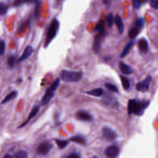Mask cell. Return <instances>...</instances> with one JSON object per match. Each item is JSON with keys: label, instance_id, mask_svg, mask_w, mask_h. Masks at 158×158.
Masks as SVG:
<instances>
[{"label": "cell", "instance_id": "1", "mask_svg": "<svg viewBox=\"0 0 158 158\" xmlns=\"http://www.w3.org/2000/svg\"><path fill=\"white\" fill-rule=\"evenodd\" d=\"M150 101L132 99L128 101L127 113L129 115L133 114L138 116L143 115L145 110L149 106Z\"/></svg>", "mask_w": 158, "mask_h": 158}, {"label": "cell", "instance_id": "2", "mask_svg": "<svg viewBox=\"0 0 158 158\" xmlns=\"http://www.w3.org/2000/svg\"><path fill=\"white\" fill-rule=\"evenodd\" d=\"M59 22L57 19H54L51 22L49 26L48 31H47L46 36L45 38V40L44 42V48H48L50 44L52 42V41L56 37L59 29Z\"/></svg>", "mask_w": 158, "mask_h": 158}, {"label": "cell", "instance_id": "3", "mask_svg": "<svg viewBox=\"0 0 158 158\" xmlns=\"http://www.w3.org/2000/svg\"><path fill=\"white\" fill-rule=\"evenodd\" d=\"M60 82H61V79L59 77H58L56 80L52 83V84L49 86V87L47 89L40 102V104L42 106L46 105L51 100L52 98L54 95L55 91L57 90L58 88L60 85Z\"/></svg>", "mask_w": 158, "mask_h": 158}, {"label": "cell", "instance_id": "4", "mask_svg": "<svg viewBox=\"0 0 158 158\" xmlns=\"http://www.w3.org/2000/svg\"><path fill=\"white\" fill-rule=\"evenodd\" d=\"M83 73L80 71H71L62 70L61 77L63 81L67 82H78L83 78Z\"/></svg>", "mask_w": 158, "mask_h": 158}, {"label": "cell", "instance_id": "5", "mask_svg": "<svg viewBox=\"0 0 158 158\" xmlns=\"http://www.w3.org/2000/svg\"><path fill=\"white\" fill-rule=\"evenodd\" d=\"M53 148V145L49 141H43L38 145L37 148V153L41 156L48 154Z\"/></svg>", "mask_w": 158, "mask_h": 158}, {"label": "cell", "instance_id": "6", "mask_svg": "<svg viewBox=\"0 0 158 158\" xmlns=\"http://www.w3.org/2000/svg\"><path fill=\"white\" fill-rule=\"evenodd\" d=\"M106 34L97 33L94 38V40L93 43V51L96 54H98L101 48V45L103 40L105 38Z\"/></svg>", "mask_w": 158, "mask_h": 158}, {"label": "cell", "instance_id": "7", "mask_svg": "<svg viewBox=\"0 0 158 158\" xmlns=\"http://www.w3.org/2000/svg\"><path fill=\"white\" fill-rule=\"evenodd\" d=\"M101 133L102 137L108 141H114L118 137L117 133L113 129L106 126L102 127Z\"/></svg>", "mask_w": 158, "mask_h": 158}, {"label": "cell", "instance_id": "8", "mask_svg": "<svg viewBox=\"0 0 158 158\" xmlns=\"http://www.w3.org/2000/svg\"><path fill=\"white\" fill-rule=\"evenodd\" d=\"M152 80V77L151 75H148L143 80H142L136 85V90L138 91L146 92L149 89L150 83Z\"/></svg>", "mask_w": 158, "mask_h": 158}, {"label": "cell", "instance_id": "9", "mask_svg": "<svg viewBox=\"0 0 158 158\" xmlns=\"http://www.w3.org/2000/svg\"><path fill=\"white\" fill-rule=\"evenodd\" d=\"M77 120L84 122H91L93 120L92 115L85 110H79L75 114Z\"/></svg>", "mask_w": 158, "mask_h": 158}, {"label": "cell", "instance_id": "10", "mask_svg": "<svg viewBox=\"0 0 158 158\" xmlns=\"http://www.w3.org/2000/svg\"><path fill=\"white\" fill-rule=\"evenodd\" d=\"M120 153V149L116 145H110L107 147L105 150V154L108 157H116Z\"/></svg>", "mask_w": 158, "mask_h": 158}, {"label": "cell", "instance_id": "11", "mask_svg": "<svg viewBox=\"0 0 158 158\" xmlns=\"http://www.w3.org/2000/svg\"><path fill=\"white\" fill-rule=\"evenodd\" d=\"M39 110H40V106L38 105H35L33 107V108L31 109V111H30L27 118L26 119V121L25 122H23L18 128L19 129L22 128V127H24V126H26L29 123V122L31 119V118H33L34 117H35L37 116V114H38V113L39 111Z\"/></svg>", "mask_w": 158, "mask_h": 158}, {"label": "cell", "instance_id": "12", "mask_svg": "<svg viewBox=\"0 0 158 158\" xmlns=\"http://www.w3.org/2000/svg\"><path fill=\"white\" fill-rule=\"evenodd\" d=\"M118 67L123 74L130 75L134 72L133 69L130 66L126 64L125 62L122 61L118 62Z\"/></svg>", "mask_w": 158, "mask_h": 158}, {"label": "cell", "instance_id": "13", "mask_svg": "<svg viewBox=\"0 0 158 158\" xmlns=\"http://www.w3.org/2000/svg\"><path fill=\"white\" fill-rule=\"evenodd\" d=\"M138 47L140 51L143 54H147L149 51V44L145 38H141L138 43Z\"/></svg>", "mask_w": 158, "mask_h": 158}, {"label": "cell", "instance_id": "14", "mask_svg": "<svg viewBox=\"0 0 158 158\" xmlns=\"http://www.w3.org/2000/svg\"><path fill=\"white\" fill-rule=\"evenodd\" d=\"M103 101L104 103L108 106L110 107H117L118 106V102L116 99L110 95H106L103 97Z\"/></svg>", "mask_w": 158, "mask_h": 158}, {"label": "cell", "instance_id": "15", "mask_svg": "<svg viewBox=\"0 0 158 158\" xmlns=\"http://www.w3.org/2000/svg\"><path fill=\"white\" fill-rule=\"evenodd\" d=\"M33 52H34V49H33L32 47H31V46H28L27 48L25 49L24 51H23V53L22 56H20V58L19 59L18 62H20L22 61H23L27 59L31 56Z\"/></svg>", "mask_w": 158, "mask_h": 158}, {"label": "cell", "instance_id": "16", "mask_svg": "<svg viewBox=\"0 0 158 158\" xmlns=\"http://www.w3.org/2000/svg\"><path fill=\"white\" fill-rule=\"evenodd\" d=\"M69 140L70 141L75 142V143L77 144H80L83 146L87 144V140H86V138L84 137L82 135H76L72 137L69 138Z\"/></svg>", "mask_w": 158, "mask_h": 158}, {"label": "cell", "instance_id": "17", "mask_svg": "<svg viewBox=\"0 0 158 158\" xmlns=\"http://www.w3.org/2000/svg\"><path fill=\"white\" fill-rule=\"evenodd\" d=\"M114 20H115L116 25L117 26L118 32H119V34L121 35H122L124 32V26L122 20L120 15H118V14L116 15Z\"/></svg>", "mask_w": 158, "mask_h": 158}, {"label": "cell", "instance_id": "18", "mask_svg": "<svg viewBox=\"0 0 158 158\" xmlns=\"http://www.w3.org/2000/svg\"><path fill=\"white\" fill-rule=\"evenodd\" d=\"M134 45V42L133 41H130L129 42L126 46H125V48L123 49L121 55H120V58H125L126 56H127V54L129 53L130 50Z\"/></svg>", "mask_w": 158, "mask_h": 158}, {"label": "cell", "instance_id": "19", "mask_svg": "<svg viewBox=\"0 0 158 158\" xmlns=\"http://www.w3.org/2000/svg\"><path fill=\"white\" fill-rule=\"evenodd\" d=\"M18 92L17 91H12L11 93H10L7 95H6V97L4 98V99L1 101V104H5L7 103V102H8L13 99H14L15 98L18 97Z\"/></svg>", "mask_w": 158, "mask_h": 158}, {"label": "cell", "instance_id": "20", "mask_svg": "<svg viewBox=\"0 0 158 158\" xmlns=\"http://www.w3.org/2000/svg\"><path fill=\"white\" fill-rule=\"evenodd\" d=\"M86 93L89 94V95L99 97H101L102 94H104V90L101 88H97L95 89H93L91 90L86 91Z\"/></svg>", "mask_w": 158, "mask_h": 158}, {"label": "cell", "instance_id": "21", "mask_svg": "<svg viewBox=\"0 0 158 158\" xmlns=\"http://www.w3.org/2000/svg\"><path fill=\"white\" fill-rule=\"evenodd\" d=\"M94 31H96L97 33L99 34H106L105 33V22L104 20H101L96 26L94 30Z\"/></svg>", "mask_w": 158, "mask_h": 158}, {"label": "cell", "instance_id": "22", "mask_svg": "<svg viewBox=\"0 0 158 158\" xmlns=\"http://www.w3.org/2000/svg\"><path fill=\"white\" fill-rule=\"evenodd\" d=\"M39 1L41 0H15L14 1V6H19L25 4H36Z\"/></svg>", "mask_w": 158, "mask_h": 158}, {"label": "cell", "instance_id": "23", "mask_svg": "<svg viewBox=\"0 0 158 158\" xmlns=\"http://www.w3.org/2000/svg\"><path fill=\"white\" fill-rule=\"evenodd\" d=\"M120 77H121V80L122 82L123 88L125 90H130V86H131V83H130V81L129 80V78L122 75H120Z\"/></svg>", "mask_w": 158, "mask_h": 158}, {"label": "cell", "instance_id": "24", "mask_svg": "<svg viewBox=\"0 0 158 158\" xmlns=\"http://www.w3.org/2000/svg\"><path fill=\"white\" fill-rule=\"evenodd\" d=\"M42 4V0H41V1H39L35 4V10H34V15L36 19H38L40 18Z\"/></svg>", "mask_w": 158, "mask_h": 158}, {"label": "cell", "instance_id": "25", "mask_svg": "<svg viewBox=\"0 0 158 158\" xmlns=\"http://www.w3.org/2000/svg\"><path fill=\"white\" fill-rule=\"evenodd\" d=\"M140 30L137 28L136 27H133L132 28H131L129 31V37L131 40L133 39H135L137 35H138V34L140 33Z\"/></svg>", "mask_w": 158, "mask_h": 158}, {"label": "cell", "instance_id": "26", "mask_svg": "<svg viewBox=\"0 0 158 158\" xmlns=\"http://www.w3.org/2000/svg\"><path fill=\"white\" fill-rule=\"evenodd\" d=\"M56 143L59 149H63L65 148H66L69 144V141L68 140H55Z\"/></svg>", "mask_w": 158, "mask_h": 158}, {"label": "cell", "instance_id": "27", "mask_svg": "<svg viewBox=\"0 0 158 158\" xmlns=\"http://www.w3.org/2000/svg\"><path fill=\"white\" fill-rule=\"evenodd\" d=\"M145 20L143 18H139L135 22V27L141 30L145 26Z\"/></svg>", "mask_w": 158, "mask_h": 158}, {"label": "cell", "instance_id": "28", "mask_svg": "<svg viewBox=\"0 0 158 158\" xmlns=\"http://www.w3.org/2000/svg\"><path fill=\"white\" fill-rule=\"evenodd\" d=\"M7 66H8L9 68L12 69L14 66H15V57L13 55H11L10 56L8 59H7Z\"/></svg>", "mask_w": 158, "mask_h": 158}, {"label": "cell", "instance_id": "29", "mask_svg": "<svg viewBox=\"0 0 158 158\" xmlns=\"http://www.w3.org/2000/svg\"><path fill=\"white\" fill-rule=\"evenodd\" d=\"M105 86V87L106 89H108L110 91H113L114 93H118V89L117 88V86H115L114 85L112 84V83H106Z\"/></svg>", "mask_w": 158, "mask_h": 158}, {"label": "cell", "instance_id": "30", "mask_svg": "<svg viewBox=\"0 0 158 158\" xmlns=\"http://www.w3.org/2000/svg\"><path fill=\"white\" fill-rule=\"evenodd\" d=\"M107 22L109 28L111 29L114 23V16L112 13H109L107 15Z\"/></svg>", "mask_w": 158, "mask_h": 158}, {"label": "cell", "instance_id": "31", "mask_svg": "<svg viewBox=\"0 0 158 158\" xmlns=\"http://www.w3.org/2000/svg\"><path fill=\"white\" fill-rule=\"evenodd\" d=\"M29 156L28 153L26 151H19L15 153L14 157L16 158H27Z\"/></svg>", "mask_w": 158, "mask_h": 158}, {"label": "cell", "instance_id": "32", "mask_svg": "<svg viewBox=\"0 0 158 158\" xmlns=\"http://www.w3.org/2000/svg\"><path fill=\"white\" fill-rule=\"evenodd\" d=\"M7 11V4L0 3V15H3L6 14Z\"/></svg>", "mask_w": 158, "mask_h": 158}, {"label": "cell", "instance_id": "33", "mask_svg": "<svg viewBox=\"0 0 158 158\" xmlns=\"http://www.w3.org/2000/svg\"><path fill=\"white\" fill-rule=\"evenodd\" d=\"M132 3L133 7L135 10H138L140 8V7L141 6V0H132Z\"/></svg>", "mask_w": 158, "mask_h": 158}, {"label": "cell", "instance_id": "34", "mask_svg": "<svg viewBox=\"0 0 158 158\" xmlns=\"http://www.w3.org/2000/svg\"><path fill=\"white\" fill-rule=\"evenodd\" d=\"M5 52V43L3 40H0V55H3Z\"/></svg>", "mask_w": 158, "mask_h": 158}, {"label": "cell", "instance_id": "35", "mask_svg": "<svg viewBox=\"0 0 158 158\" xmlns=\"http://www.w3.org/2000/svg\"><path fill=\"white\" fill-rule=\"evenodd\" d=\"M150 6H151L152 8L157 10L158 9V0H151Z\"/></svg>", "mask_w": 158, "mask_h": 158}, {"label": "cell", "instance_id": "36", "mask_svg": "<svg viewBox=\"0 0 158 158\" xmlns=\"http://www.w3.org/2000/svg\"><path fill=\"white\" fill-rule=\"evenodd\" d=\"M65 157L66 158H80L81 157V156L80 154L77 153H72L66 156Z\"/></svg>", "mask_w": 158, "mask_h": 158}, {"label": "cell", "instance_id": "37", "mask_svg": "<svg viewBox=\"0 0 158 158\" xmlns=\"http://www.w3.org/2000/svg\"><path fill=\"white\" fill-rule=\"evenodd\" d=\"M12 156H11V155H10V154H6V155H5L4 156V157H12Z\"/></svg>", "mask_w": 158, "mask_h": 158}, {"label": "cell", "instance_id": "38", "mask_svg": "<svg viewBox=\"0 0 158 158\" xmlns=\"http://www.w3.org/2000/svg\"><path fill=\"white\" fill-rule=\"evenodd\" d=\"M102 1H103V3H104L105 4H106V1H107V0H102Z\"/></svg>", "mask_w": 158, "mask_h": 158}, {"label": "cell", "instance_id": "39", "mask_svg": "<svg viewBox=\"0 0 158 158\" xmlns=\"http://www.w3.org/2000/svg\"><path fill=\"white\" fill-rule=\"evenodd\" d=\"M143 1H145V2H146V1H148V0H143Z\"/></svg>", "mask_w": 158, "mask_h": 158}]
</instances>
